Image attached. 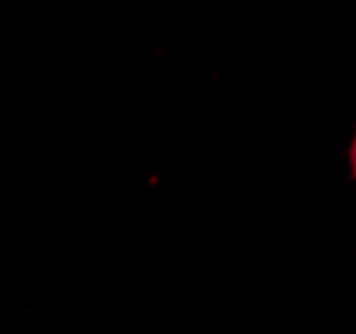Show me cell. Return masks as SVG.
Wrapping results in <instances>:
<instances>
[{
    "label": "cell",
    "mask_w": 356,
    "mask_h": 334,
    "mask_svg": "<svg viewBox=\"0 0 356 334\" xmlns=\"http://www.w3.org/2000/svg\"><path fill=\"white\" fill-rule=\"evenodd\" d=\"M348 166H351V174L356 179V131H354V140L348 144Z\"/></svg>",
    "instance_id": "1"
}]
</instances>
